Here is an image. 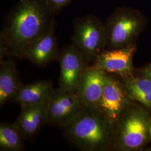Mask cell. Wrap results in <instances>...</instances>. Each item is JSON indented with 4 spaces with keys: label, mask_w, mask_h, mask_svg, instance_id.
Here are the masks:
<instances>
[{
    "label": "cell",
    "mask_w": 151,
    "mask_h": 151,
    "mask_svg": "<svg viewBox=\"0 0 151 151\" xmlns=\"http://www.w3.org/2000/svg\"><path fill=\"white\" fill-rule=\"evenodd\" d=\"M55 15L44 0H19L6 16L0 33V60L5 57L21 59L48 30Z\"/></svg>",
    "instance_id": "cell-1"
},
{
    "label": "cell",
    "mask_w": 151,
    "mask_h": 151,
    "mask_svg": "<svg viewBox=\"0 0 151 151\" xmlns=\"http://www.w3.org/2000/svg\"><path fill=\"white\" fill-rule=\"evenodd\" d=\"M62 130L67 142L82 151L111 149L113 125L99 111L84 108Z\"/></svg>",
    "instance_id": "cell-2"
},
{
    "label": "cell",
    "mask_w": 151,
    "mask_h": 151,
    "mask_svg": "<svg viewBox=\"0 0 151 151\" xmlns=\"http://www.w3.org/2000/svg\"><path fill=\"white\" fill-rule=\"evenodd\" d=\"M151 140V118L147 110L130 104L113 124L112 147L117 151L139 150Z\"/></svg>",
    "instance_id": "cell-3"
},
{
    "label": "cell",
    "mask_w": 151,
    "mask_h": 151,
    "mask_svg": "<svg viewBox=\"0 0 151 151\" xmlns=\"http://www.w3.org/2000/svg\"><path fill=\"white\" fill-rule=\"evenodd\" d=\"M147 24L146 16L139 10L126 6L116 8L104 23L106 49L122 48L135 44Z\"/></svg>",
    "instance_id": "cell-4"
},
{
    "label": "cell",
    "mask_w": 151,
    "mask_h": 151,
    "mask_svg": "<svg viewBox=\"0 0 151 151\" xmlns=\"http://www.w3.org/2000/svg\"><path fill=\"white\" fill-rule=\"evenodd\" d=\"M71 44L88 63H93L106 49L105 24L93 14L76 17L73 22Z\"/></svg>",
    "instance_id": "cell-5"
},
{
    "label": "cell",
    "mask_w": 151,
    "mask_h": 151,
    "mask_svg": "<svg viewBox=\"0 0 151 151\" xmlns=\"http://www.w3.org/2000/svg\"><path fill=\"white\" fill-rule=\"evenodd\" d=\"M83 108L75 93L60 87L55 90L47 104L45 123L63 129L75 119Z\"/></svg>",
    "instance_id": "cell-6"
},
{
    "label": "cell",
    "mask_w": 151,
    "mask_h": 151,
    "mask_svg": "<svg viewBox=\"0 0 151 151\" xmlns=\"http://www.w3.org/2000/svg\"><path fill=\"white\" fill-rule=\"evenodd\" d=\"M130 104L132 101L123 82L113 74L106 73L99 111L113 125L122 113Z\"/></svg>",
    "instance_id": "cell-7"
},
{
    "label": "cell",
    "mask_w": 151,
    "mask_h": 151,
    "mask_svg": "<svg viewBox=\"0 0 151 151\" xmlns=\"http://www.w3.org/2000/svg\"><path fill=\"white\" fill-rule=\"evenodd\" d=\"M136 49L135 43L122 48L106 49L97 56L91 66L106 73L120 76L122 79L132 77Z\"/></svg>",
    "instance_id": "cell-8"
},
{
    "label": "cell",
    "mask_w": 151,
    "mask_h": 151,
    "mask_svg": "<svg viewBox=\"0 0 151 151\" xmlns=\"http://www.w3.org/2000/svg\"><path fill=\"white\" fill-rule=\"evenodd\" d=\"M58 60L60 65V87L75 93L88 63L71 44L60 50Z\"/></svg>",
    "instance_id": "cell-9"
},
{
    "label": "cell",
    "mask_w": 151,
    "mask_h": 151,
    "mask_svg": "<svg viewBox=\"0 0 151 151\" xmlns=\"http://www.w3.org/2000/svg\"><path fill=\"white\" fill-rule=\"evenodd\" d=\"M106 73L87 65L83 71L76 95L86 108L99 111Z\"/></svg>",
    "instance_id": "cell-10"
},
{
    "label": "cell",
    "mask_w": 151,
    "mask_h": 151,
    "mask_svg": "<svg viewBox=\"0 0 151 151\" xmlns=\"http://www.w3.org/2000/svg\"><path fill=\"white\" fill-rule=\"evenodd\" d=\"M54 21L48 30L27 49L20 60H28L39 67H44L58 60L60 50L55 32Z\"/></svg>",
    "instance_id": "cell-11"
},
{
    "label": "cell",
    "mask_w": 151,
    "mask_h": 151,
    "mask_svg": "<svg viewBox=\"0 0 151 151\" xmlns=\"http://www.w3.org/2000/svg\"><path fill=\"white\" fill-rule=\"evenodd\" d=\"M47 103L21 106L20 113L14 123L25 140H34L44 125L46 124Z\"/></svg>",
    "instance_id": "cell-12"
},
{
    "label": "cell",
    "mask_w": 151,
    "mask_h": 151,
    "mask_svg": "<svg viewBox=\"0 0 151 151\" xmlns=\"http://www.w3.org/2000/svg\"><path fill=\"white\" fill-rule=\"evenodd\" d=\"M15 58L0 60V106L12 100L22 85Z\"/></svg>",
    "instance_id": "cell-13"
},
{
    "label": "cell",
    "mask_w": 151,
    "mask_h": 151,
    "mask_svg": "<svg viewBox=\"0 0 151 151\" xmlns=\"http://www.w3.org/2000/svg\"><path fill=\"white\" fill-rule=\"evenodd\" d=\"M54 91L52 82L48 80L22 83L12 101L20 104V106L47 103L52 97Z\"/></svg>",
    "instance_id": "cell-14"
},
{
    "label": "cell",
    "mask_w": 151,
    "mask_h": 151,
    "mask_svg": "<svg viewBox=\"0 0 151 151\" xmlns=\"http://www.w3.org/2000/svg\"><path fill=\"white\" fill-rule=\"evenodd\" d=\"M127 93L132 101L141 104L145 108L151 109V80L143 76L123 79Z\"/></svg>",
    "instance_id": "cell-15"
},
{
    "label": "cell",
    "mask_w": 151,
    "mask_h": 151,
    "mask_svg": "<svg viewBox=\"0 0 151 151\" xmlns=\"http://www.w3.org/2000/svg\"><path fill=\"white\" fill-rule=\"evenodd\" d=\"M25 139L15 123L1 122L0 124V151L25 150Z\"/></svg>",
    "instance_id": "cell-16"
},
{
    "label": "cell",
    "mask_w": 151,
    "mask_h": 151,
    "mask_svg": "<svg viewBox=\"0 0 151 151\" xmlns=\"http://www.w3.org/2000/svg\"><path fill=\"white\" fill-rule=\"evenodd\" d=\"M50 9L57 13L68 5L72 0H44Z\"/></svg>",
    "instance_id": "cell-17"
},
{
    "label": "cell",
    "mask_w": 151,
    "mask_h": 151,
    "mask_svg": "<svg viewBox=\"0 0 151 151\" xmlns=\"http://www.w3.org/2000/svg\"><path fill=\"white\" fill-rule=\"evenodd\" d=\"M142 75L151 80V63L144 68L142 70Z\"/></svg>",
    "instance_id": "cell-18"
}]
</instances>
